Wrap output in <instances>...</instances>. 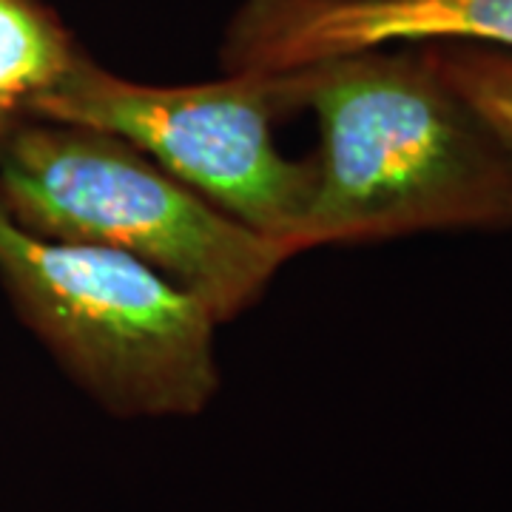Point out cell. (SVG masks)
<instances>
[{"label":"cell","instance_id":"1","mask_svg":"<svg viewBox=\"0 0 512 512\" xmlns=\"http://www.w3.org/2000/svg\"><path fill=\"white\" fill-rule=\"evenodd\" d=\"M293 74L319 128L302 251L512 225V154L424 46Z\"/></svg>","mask_w":512,"mask_h":512},{"label":"cell","instance_id":"2","mask_svg":"<svg viewBox=\"0 0 512 512\" xmlns=\"http://www.w3.org/2000/svg\"><path fill=\"white\" fill-rule=\"evenodd\" d=\"M0 208L37 237L100 245L160 271L220 325L256 305L296 256L123 137L35 114L0 123Z\"/></svg>","mask_w":512,"mask_h":512},{"label":"cell","instance_id":"3","mask_svg":"<svg viewBox=\"0 0 512 512\" xmlns=\"http://www.w3.org/2000/svg\"><path fill=\"white\" fill-rule=\"evenodd\" d=\"M0 285L77 387L117 419H191L220 390L217 319L100 245L37 237L0 208Z\"/></svg>","mask_w":512,"mask_h":512},{"label":"cell","instance_id":"4","mask_svg":"<svg viewBox=\"0 0 512 512\" xmlns=\"http://www.w3.org/2000/svg\"><path fill=\"white\" fill-rule=\"evenodd\" d=\"M299 109L293 72L151 86L103 69L86 52L35 117L123 137L228 217L305 254L311 165L288 160L274 137L276 123Z\"/></svg>","mask_w":512,"mask_h":512},{"label":"cell","instance_id":"5","mask_svg":"<svg viewBox=\"0 0 512 512\" xmlns=\"http://www.w3.org/2000/svg\"><path fill=\"white\" fill-rule=\"evenodd\" d=\"M424 43L512 52V0H239L220 60L225 72L279 74Z\"/></svg>","mask_w":512,"mask_h":512},{"label":"cell","instance_id":"6","mask_svg":"<svg viewBox=\"0 0 512 512\" xmlns=\"http://www.w3.org/2000/svg\"><path fill=\"white\" fill-rule=\"evenodd\" d=\"M83 55L46 0H0V123L35 114Z\"/></svg>","mask_w":512,"mask_h":512},{"label":"cell","instance_id":"7","mask_svg":"<svg viewBox=\"0 0 512 512\" xmlns=\"http://www.w3.org/2000/svg\"><path fill=\"white\" fill-rule=\"evenodd\" d=\"M439 72L498 131L512 154V52L476 43H424Z\"/></svg>","mask_w":512,"mask_h":512}]
</instances>
